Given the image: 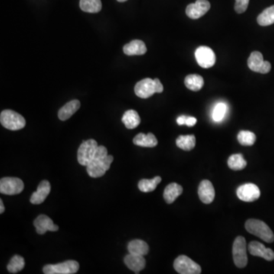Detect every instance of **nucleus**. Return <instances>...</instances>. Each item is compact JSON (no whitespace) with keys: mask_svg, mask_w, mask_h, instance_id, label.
Wrapping results in <instances>:
<instances>
[{"mask_svg":"<svg viewBox=\"0 0 274 274\" xmlns=\"http://www.w3.org/2000/svg\"><path fill=\"white\" fill-rule=\"evenodd\" d=\"M136 95L141 99H148L157 93L156 86L154 79L146 78L137 82L135 86Z\"/></svg>","mask_w":274,"mask_h":274,"instance_id":"10","label":"nucleus"},{"mask_svg":"<svg viewBox=\"0 0 274 274\" xmlns=\"http://www.w3.org/2000/svg\"><path fill=\"white\" fill-rule=\"evenodd\" d=\"M236 194L241 200L245 202H254L261 197V191L258 186L251 183L241 185L237 189Z\"/></svg>","mask_w":274,"mask_h":274,"instance_id":"11","label":"nucleus"},{"mask_svg":"<svg viewBox=\"0 0 274 274\" xmlns=\"http://www.w3.org/2000/svg\"><path fill=\"white\" fill-rule=\"evenodd\" d=\"M228 165L231 169L240 171L247 166V161L242 154H234L229 157L228 160Z\"/></svg>","mask_w":274,"mask_h":274,"instance_id":"29","label":"nucleus"},{"mask_svg":"<svg viewBox=\"0 0 274 274\" xmlns=\"http://www.w3.org/2000/svg\"><path fill=\"white\" fill-rule=\"evenodd\" d=\"M161 181V177L159 176H156L152 179H142L141 180L138 184L139 190L144 193H148L155 190L157 185Z\"/></svg>","mask_w":274,"mask_h":274,"instance_id":"30","label":"nucleus"},{"mask_svg":"<svg viewBox=\"0 0 274 274\" xmlns=\"http://www.w3.org/2000/svg\"><path fill=\"white\" fill-rule=\"evenodd\" d=\"M187 117V116H184V115L178 117L177 119V125H180V126H181V125H185Z\"/></svg>","mask_w":274,"mask_h":274,"instance_id":"37","label":"nucleus"},{"mask_svg":"<svg viewBox=\"0 0 274 274\" xmlns=\"http://www.w3.org/2000/svg\"><path fill=\"white\" fill-rule=\"evenodd\" d=\"M125 263L128 268L134 271L136 274H139L145 267V260L142 255H134L130 253L125 258Z\"/></svg>","mask_w":274,"mask_h":274,"instance_id":"17","label":"nucleus"},{"mask_svg":"<svg viewBox=\"0 0 274 274\" xmlns=\"http://www.w3.org/2000/svg\"><path fill=\"white\" fill-rule=\"evenodd\" d=\"M184 84H185L186 87L190 90L197 92L203 88V85H204V80H203V78L199 75H188L185 78Z\"/></svg>","mask_w":274,"mask_h":274,"instance_id":"25","label":"nucleus"},{"mask_svg":"<svg viewBox=\"0 0 274 274\" xmlns=\"http://www.w3.org/2000/svg\"><path fill=\"white\" fill-rule=\"evenodd\" d=\"M245 229L249 233L260 238L268 243H272L274 241V232L269 226L263 221L258 219H249L245 223Z\"/></svg>","mask_w":274,"mask_h":274,"instance_id":"2","label":"nucleus"},{"mask_svg":"<svg viewBox=\"0 0 274 274\" xmlns=\"http://www.w3.org/2000/svg\"><path fill=\"white\" fill-rule=\"evenodd\" d=\"M81 104L79 100L70 101L64 106L60 108L58 112V118L60 121H66L70 119L80 108Z\"/></svg>","mask_w":274,"mask_h":274,"instance_id":"19","label":"nucleus"},{"mask_svg":"<svg viewBox=\"0 0 274 274\" xmlns=\"http://www.w3.org/2000/svg\"><path fill=\"white\" fill-rule=\"evenodd\" d=\"M264 63L265 60H264L263 55L258 51L252 52L248 60V66L249 69L256 73H260Z\"/></svg>","mask_w":274,"mask_h":274,"instance_id":"24","label":"nucleus"},{"mask_svg":"<svg viewBox=\"0 0 274 274\" xmlns=\"http://www.w3.org/2000/svg\"><path fill=\"white\" fill-rule=\"evenodd\" d=\"M24 260L22 257L20 255H15L11 258L9 264L7 266V269L9 273L11 274H16L19 272L24 268Z\"/></svg>","mask_w":274,"mask_h":274,"instance_id":"31","label":"nucleus"},{"mask_svg":"<svg viewBox=\"0 0 274 274\" xmlns=\"http://www.w3.org/2000/svg\"><path fill=\"white\" fill-rule=\"evenodd\" d=\"M34 226L36 228L37 234H45L47 231L56 232L59 230V226L53 223V220L46 215H40L34 221Z\"/></svg>","mask_w":274,"mask_h":274,"instance_id":"13","label":"nucleus"},{"mask_svg":"<svg viewBox=\"0 0 274 274\" xmlns=\"http://www.w3.org/2000/svg\"><path fill=\"white\" fill-rule=\"evenodd\" d=\"M198 195L200 200L205 204H210L215 198V189L213 184L208 180H203L198 187Z\"/></svg>","mask_w":274,"mask_h":274,"instance_id":"15","label":"nucleus"},{"mask_svg":"<svg viewBox=\"0 0 274 274\" xmlns=\"http://www.w3.org/2000/svg\"><path fill=\"white\" fill-rule=\"evenodd\" d=\"M258 23L261 26H269L274 23V5L264 10L258 17Z\"/></svg>","mask_w":274,"mask_h":274,"instance_id":"28","label":"nucleus"},{"mask_svg":"<svg viewBox=\"0 0 274 274\" xmlns=\"http://www.w3.org/2000/svg\"><path fill=\"white\" fill-rule=\"evenodd\" d=\"M5 211V207H4L3 202L2 200H0V213L2 214Z\"/></svg>","mask_w":274,"mask_h":274,"instance_id":"38","label":"nucleus"},{"mask_svg":"<svg viewBox=\"0 0 274 274\" xmlns=\"http://www.w3.org/2000/svg\"><path fill=\"white\" fill-rule=\"evenodd\" d=\"M155 82V86H156L157 93H161L164 90V88H163V85L161 84V82H160L159 79H154Z\"/></svg>","mask_w":274,"mask_h":274,"instance_id":"36","label":"nucleus"},{"mask_svg":"<svg viewBox=\"0 0 274 274\" xmlns=\"http://www.w3.org/2000/svg\"><path fill=\"white\" fill-rule=\"evenodd\" d=\"M140 121L139 114L134 110H129L123 115L122 122L128 129H135L139 126Z\"/></svg>","mask_w":274,"mask_h":274,"instance_id":"22","label":"nucleus"},{"mask_svg":"<svg viewBox=\"0 0 274 274\" xmlns=\"http://www.w3.org/2000/svg\"><path fill=\"white\" fill-rule=\"evenodd\" d=\"M134 143L139 146L152 148L158 145V140L152 133H148V134L140 133L134 137Z\"/></svg>","mask_w":274,"mask_h":274,"instance_id":"20","label":"nucleus"},{"mask_svg":"<svg viewBox=\"0 0 274 274\" xmlns=\"http://www.w3.org/2000/svg\"><path fill=\"white\" fill-rule=\"evenodd\" d=\"M174 268L178 274H200L201 273L200 265L185 255H181L176 258Z\"/></svg>","mask_w":274,"mask_h":274,"instance_id":"6","label":"nucleus"},{"mask_svg":"<svg viewBox=\"0 0 274 274\" xmlns=\"http://www.w3.org/2000/svg\"><path fill=\"white\" fill-rule=\"evenodd\" d=\"M128 249L130 253L134 254V255H142V256L146 255L148 253V251H149L148 244L144 241L139 240V239L131 241L128 244Z\"/></svg>","mask_w":274,"mask_h":274,"instance_id":"23","label":"nucleus"},{"mask_svg":"<svg viewBox=\"0 0 274 274\" xmlns=\"http://www.w3.org/2000/svg\"><path fill=\"white\" fill-rule=\"evenodd\" d=\"M249 251L253 256L261 257L267 261H274V252L272 249H267L263 244L258 242H252L249 245Z\"/></svg>","mask_w":274,"mask_h":274,"instance_id":"14","label":"nucleus"},{"mask_svg":"<svg viewBox=\"0 0 274 274\" xmlns=\"http://www.w3.org/2000/svg\"><path fill=\"white\" fill-rule=\"evenodd\" d=\"M197 119L194 117H187L185 125L187 127H194L197 124Z\"/></svg>","mask_w":274,"mask_h":274,"instance_id":"35","label":"nucleus"},{"mask_svg":"<svg viewBox=\"0 0 274 274\" xmlns=\"http://www.w3.org/2000/svg\"><path fill=\"white\" fill-rule=\"evenodd\" d=\"M124 53L128 56H140L147 51L145 43L140 40H134L124 47Z\"/></svg>","mask_w":274,"mask_h":274,"instance_id":"18","label":"nucleus"},{"mask_svg":"<svg viewBox=\"0 0 274 274\" xmlns=\"http://www.w3.org/2000/svg\"><path fill=\"white\" fill-rule=\"evenodd\" d=\"M79 6L83 11L89 13H98L102 10L101 0H80Z\"/></svg>","mask_w":274,"mask_h":274,"instance_id":"26","label":"nucleus"},{"mask_svg":"<svg viewBox=\"0 0 274 274\" xmlns=\"http://www.w3.org/2000/svg\"><path fill=\"white\" fill-rule=\"evenodd\" d=\"M1 125L9 131H18L25 127L26 121L24 117L11 110H5L0 115Z\"/></svg>","mask_w":274,"mask_h":274,"instance_id":"3","label":"nucleus"},{"mask_svg":"<svg viewBox=\"0 0 274 274\" xmlns=\"http://www.w3.org/2000/svg\"><path fill=\"white\" fill-rule=\"evenodd\" d=\"M226 112H227V106H226V104L223 103V102H219L215 106L213 114H212V118H213V121H216V122H220V121H223Z\"/></svg>","mask_w":274,"mask_h":274,"instance_id":"33","label":"nucleus"},{"mask_svg":"<svg viewBox=\"0 0 274 274\" xmlns=\"http://www.w3.org/2000/svg\"><path fill=\"white\" fill-rule=\"evenodd\" d=\"M195 58L199 66L209 69L216 63V54L210 47L206 46L199 47L195 51Z\"/></svg>","mask_w":274,"mask_h":274,"instance_id":"9","label":"nucleus"},{"mask_svg":"<svg viewBox=\"0 0 274 274\" xmlns=\"http://www.w3.org/2000/svg\"><path fill=\"white\" fill-rule=\"evenodd\" d=\"M238 140L241 145H252L256 141V136L251 131H242L238 134Z\"/></svg>","mask_w":274,"mask_h":274,"instance_id":"32","label":"nucleus"},{"mask_svg":"<svg viewBox=\"0 0 274 274\" xmlns=\"http://www.w3.org/2000/svg\"><path fill=\"white\" fill-rule=\"evenodd\" d=\"M114 157L108 155V150L104 145H99L93 159L88 164L87 172L94 178L102 177L109 170Z\"/></svg>","mask_w":274,"mask_h":274,"instance_id":"1","label":"nucleus"},{"mask_svg":"<svg viewBox=\"0 0 274 274\" xmlns=\"http://www.w3.org/2000/svg\"><path fill=\"white\" fill-rule=\"evenodd\" d=\"M98 147V142L95 139L83 141L78 149L77 158L79 164L83 166H87L93 159Z\"/></svg>","mask_w":274,"mask_h":274,"instance_id":"4","label":"nucleus"},{"mask_svg":"<svg viewBox=\"0 0 274 274\" xmlns=\"http://www.w3.org/2000/svg\"><path fill=\"white\" fill-rule=\"evenodd\" d=\"M79 269V264L71 260L57 265H46L43 271L45 274H73L77 273Z\"/></svg>","mask_w":274,"mask_h":274,"instance_id":"7","label":"nucleus"},{"mask_svg":"<svg viewBox=\"0 0 274 274\" xmlns=\"http://www.w3.org/2000/svg\"><path fill=\"white\" fill-rule=\"evenodd\" d=\"M210 3L207 0H197L195 3H191L186 8V14L192 19H198L210 10Z\"/></svg>","mask_w":274,"mask_h":274,"instance_id":"12","label":"nucleus"},{"mask_svg":"<svg viewBox=\"0 0 274 274\" xmlns=\"http://www.w3.org/2000/svg\"><path fill=\"white\" fill-rule=\"evenodd\" d=\"M117 1L120 2H126V1H128V0H117Z\"/></svg>","mask_w":274,"mask_h":274,"instance_id":"39","label":"nucleus"},{"mask_svg":"<svg viewBox=\"0 0 274 274\" xmlns=\"http://www.w3.org/2000/svg\"><path fill=\"white\" fill-rule=\"evenodd\" d=\"M24 187V183L18 177H3L0 181V192L6 195L20 194Z\"/></svg>","mask_w":274,"mask_h":274,"instance_id":"8","label":"nucleus"},{"mask_svg":"<svg viewBox=\"0 0 274 274\" xmlns=\"http://www.w3.org/2000/svg\"><path fill=\"white\" fill-rule=\"evenodd\" d=\"M233 260L236 267L244 268L248 265V256H247V244L245 239L242 236L236 238L232 248Z\"/></svg>","mask_w":274,"mask_h":274,"instance_id":"5","label":"nucleus"},{"mask_svg":"<svg viewBox=\"0 0 274 274\" xmlns=\"http://www.w3.org/2000/svg\"><path fill=\"white\" fill-rule=\"evenodd\" d=\"M182 192L183 188L181 185L176 183H171L164 189L163 197L167 203L171 204L175 201L177 197L181 195Z\"/></svg>","mask_w":274,"mask_h":274,"instance_id":"21","label":"nucleus"},{"mask_svg":"<svg viewBox=\"0 0 274 274\" xmlns=\"http://www.w3.org/2000/svg\"><path fill=\"white\" fill-rule=\"evenodd\" d=\"M176 145L184 151H190L195 147V137L194 135L180 136L176 139Z\"/></svg>","mask_w":274,"mask_h":274,"instance_id":"27","label":"nucleus"},{"mask_svg":"<svg viewBox=\"0 0 274 274\" xmlns=\"http://www.w3.org/2000/svg\"><path fill=\"white\" fill-rule=\"evenodd\" d=\"M51 190L50 182L47 180L41 181L37 187V190L33 193L30 198V202L32 204H40L47 198Z\"/></svg>","mask_w":274,"mask_h":274,"instance_id":"16","label":"nucleus"},{"mask_svg":"<svg viewBox=\"0 0 274 274\" xmlns=\"http://www.w3.org/2000/svg\"><path fill=\"white\" fill-rule=\"evenodd\" d=\"M249 1L250 0H236L235 10L239 14L245 12L249 7Z\"/></svg>","mask_w":274,"mask_h":274,"instance_id":"34","label":"nucleus"}]
</instances>
